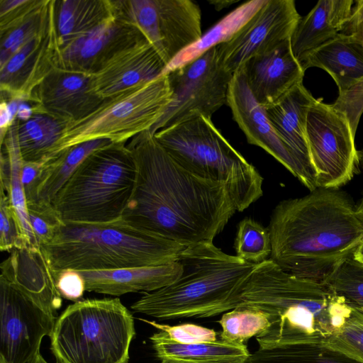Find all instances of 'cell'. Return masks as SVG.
<instances>
[{
  "instance_id": "obj_1",
  "label": "cell",
  "mask_w": 363,
  "mask_h": 363,
  "mask_svg": "<svg viewBox=\"0 0 363 363\" xmlns=\"http://www.w3.org/2000/svg\"><path fill=\"white\" fill-rule=\"evenodd\" d=\"M127 146L137 173L121 220L184 247L213 242L237 211L227 187L188 172L152 135L142 133Z\"/></svg>"
},
{
  "instance_id": "obj_2",
  "label": "cell",
  "mask_w": 363,
  "mask_h": 363,
  "mask_svg": "<svg viewBox=\"0 0 363 363\" xmlns=\"http://www.w3.org/2000/svg\"><path fill=\"white\" fill-rule=\"evenodd\" d=\"M267 228L274 262L289 274L325 283L353 256L363 237V219L346 192L318 187L280 201Z\"/></svg>"
},
{
  "instance_id": "obj_3",
  "label": "cell",
  "mask_w": 363,
  "mask_h": 363,
  "mask_svg": "<svg viewBox=\"0 0 363 363\" xmlns=\"http://www.w3.org/2000/svg\"><path fill=\"white\" fill-rule=\"evenodd\" d=\"M242 306L271 316V326L256 337L259 347L323 344L337 333L352 308L325 283L298 277L270 258L257 264L241 293Z\"/></svg>"
},
{
  "instance_id": "obj_4",
  "label": "cell",
  "mask_w": 363,
  "mask_h": 363,
  "mask_svg": "<svg viewBox=\"0 0 363 363\" xmlns=\"http://www.w3.org/2000/svg\"><path fill=\"white\" fill-rule=\"evenodd\" d=\"M182 272L173 283L144 293L131 306L160 320L204 318L242 306L241 293L257 264L242 260L213 242L186 247L177 260Z\"/></svg>"
},
{
  "instance_id": "obj_5",
  "label": "cell",
  "mask_w": 363,
  "mask_h": 363,
  "mask_svg": "<svg viewBox=\"0 0 363 363\" xmlns=\"http://www.w3.org/2000/svg\"><path fill=\"white\" fill-rule=\"evenodd\" d=\"M40 247L56 278L68 269L105 271L167 264L177 261L186 247L120 219L99 223L64 222L53 240Z\"/></svg>"
},
{
  "instance_id": "obj_6",
  "label": "cell",
  "mask_w": 363,
  "mask_h": 363,
  "mask_svg": "<svg viewBox=\"0 0 363 363\" xmlns=\"http://www.w3.org/2000/svg\"><path fill=\"white\" fill-rule=\"evenodd\" d=\"M183 168L204 179L224 184L237 211L263 194V178L215 127L199 116L163 128L153 135Z\"/></svg>"
},
{
  "instance_id": "obj_7",
  "label": "cell",
  "mask_w": 363,
  "mask_h": 363,
  "mask_svg": "<svg viewBox=\"0 0 363 363\" xmlns=\"http://www.w3.org/2000/svg\"><path fill=\"white\" fill-rule=\"evenodd\" d=\"M137 168L125 143L94 150L52 201L63 222L99 223L121 217L133 192Z\"/></svg>"
},
{
  "instance_id": "obj_8",
  "label": "cell",
  "mask_w": 363,
  "mask_h": 363,
  "mask_svg": "<svg viewBox=\"0 0 363 363\" xmlns=\"http://www.w3.org/2000/svg\"><path fill=\"white\" fill-rule=\"evenodd\" d=\"M134 319L118 298L77 301L57 318L50 335L57 363H128Z\"/></svg>"
},
{
  "instance_id": "obj_9",
  "label": "cell",
  "mask_w": 363,
  "mask_h": 363,
  "mask_svg": "<svg viewBox=\"0 0 363 363\" xmlns=\"http://www.w3.org/2000/svg\"><path fill=\"white\" fill-rule=\"evenodd\" d=\"M172 98L167 75L104 99L83 118L65 124L48 160L83 142L106 139L125 143L149 130ZM45 161V162H46Z\"/></svg>"
},
{
  "instance_id": "obj_10",
  "label": "cell",
  "mask_w": 363,
  "mask_h": 363,
  "mask_svg": "<svg viewBox=\"0 0 363 363\" xmlns=\"http://www.w3.org/2000/svg\"><path fill=\"white\" fill-rule=\"evenodd\" d=\"M117 18L135 27L166 66L202 35L201 11L191 0L111 1Z\"/></svg>"
},
{
  "instance_id": "obj_11",
  "label": "cell",
  "mask_w": 363,
  "mask_h": 363,
  "mask_svg": "<svg viewBox=\"0 0 363 363\" xmlns=\"http://www.w3.org/2000/svg\"><path fill=\"white\" fill-rule=\"evenodd\" d=\"M216 47L167 74L172 101L162 116L144 133L153 136L161 129L199 116L211 119L213 114L227 104L233 74L221 65Z\"/></svg>"
},
{
  "instance_id": "obj_12",
  "label": "cell",
  "mask_w": 363,
  "mask_h": 363,
  "mask_svg": "<svg viewBox=\"0 0 363 363\" xmlns=\"http://www.w3.org/2000/svg\"><path fill=\"white\" fill-rule=\"evenodd\" d=\"M306 135L318 188L337 189L347 184L359 164L348 118L315 99L308 111Z\"/></svg>"
},
{
  "instance_id": "obj_13",
  "label": "cell",
  "mask_w": 363,
  "mask_h": 363,
  "mask_svg": "<svg viewBox=\"0 0 363 363\" xmlns=\"http://www.w3.org/2000/svg\"><path fill=\"white\" fill-rule=\"evenodd\" d=\"M56 318L0 278V362L28 363L40 354Z\"/></svg>"
},
{
  "instance_id": "obj_14",
  "label": "cell",
  "mask_w": 363,
  "mask_h": 363,
  "mask_svg": "<svg viewBox=\"0 0 363 363\" xmlns=\"http://www.w3.org/2000/svg\"><path fill=\"white\" fill-rule=\"evenodd\" d=\"M301 18L294 1L266 0L233 38L216 47L221 65L233 74L250 58L290 40Z\"/></svg>"
},
{
  "instance_id": "obj_15",
  "label": "cell",
  "mask_w": 363,
  "mask_h": 363,
  "mask_svg": "<svg viewBox=\"0 0 363 363\" xmlns=\"http://www.w3.org/2000/svg\"><path fill=\"white\" fill-rule=\"evenodd\" d=\"M301 66L304 71L323 69L333 77L339 95L331 105L348 118L356 133L363 112V45L351 35L339 33L313 51Z\"/></svg>"
},
{
  "instance_id": "obj_16",
  "label": "cell",
  "mask_w": 363,
  "mask_h": 363,
  "mask_svg": "<svg viewBox=\"0 0 363 363\" xmlns=\"http://www.w3.org/2000/svg\"><path fill=\"white\" fill-rule=\"evenodd\" d=\"M60 49L55 26V1H52L45 28L14 53L1 67V91L9 99L31 101L35 89L55 67Z\"/></svg>"
},
{
  "instance_id": "obj_17",
  "label": "cell",
  "mask_w": 363,
  "mask_h": 363,
  "mask_svg": "<svg viewBox=\"0 0 363 363\" xmlns=\"http://www.w3.org/2000/svg\"><path fill=\"white\" fill-rule=\"evenodd\" d=\"M226 104L250 144L271 155L310 191L318 188L277 135L265 109L252 94L241 69L233 74Z\"/></svg>"
},
{
  "instance_id": "obj_18",
  "label": "cell",
  "mask_w": 363,
  "mask_h": 363,
  "mask_svg": "<svg viewBox=\"0 0 363 363\" xmlns=\"http://www.w3.org/2000/svg\"><path fill=\"white\" fill-rule=\"evenodd\" d=\"M165 67L153 46L142 38L116 52L91 74V85L104 100L155 80Z\"/></svg>"
},
{
  "instance_id": "obj_19",
  "label": "cell",
  "mask_w": 363,
  "mask_h": 363,
  "mask_svg": "<svg viewBox=\"0 0 363 363\" xmlns=\"http://www.w3.org/2000/svg\"><path fill=\"white\" fill-rule=\"evenodd\" d=\"M102 101L92 89L90 74L55 67L35 89L30 103L34 113L67 124L83 118Z\"/></svg>"
},
{
  "instance_id": "obj_20",
  "label": "cell",
  "mask_w": 363,
  "mask_h": 363,
  "mask_svg": "<svg viewBox=\"0 0 363 363\" xmlns=\"http://www.w3.org/2000/svg\"><path fill=\"white\" fill-rule=\"evenodd\" d=\"M145 37L115 16L59 49L55 67L91 74L123 48Z\"/></svg>"
},
{
  "instance_id": "obj_21",
  "label": "cell",
  "mask_w": 363,
  "mask_h": 363,
  "mask_svg": "<svg viewBox=\"0 0 363 363\" xmlns=\"http://www.w3.org/2000/svg\"><path fill=\"white\" fill-rule=\"evenodd\" d=\"M4 279L48 314L55 318L62 306L56 278L40 247L14 249L1 264Z\"/></svg>"
},
{
  "instance_id": "obj_22",
  "label": "cell",
  "mask_w": 363,
  "mask_h": 363,
  "mask_svg": "<svg viewBox=\"0 0 363 363\" xmlns=\"http://www.w3.org/2000/svg\"><path fill=\"white\" fill-rule=\"evenodd\" d=\"M240 69L252 94L263 108L303 83L305 72L292 52L290 40L270 52L253 56Z\"/></svg>"
},
{
  "instance_id": "obj_23",
  "label": "cell",
  "mask_w": 363,
  "mask_h": 363,
  "mask_svg": "<svg viewBox=\"0 0 363 363\" xmlns=\"http://www.w3.org/2000/svg\"><path fill=\"white\" fill-rule=\"evenodd\" d=\"M315 100L301 83L276 103L264 108L280 140L317 186L316 172L311 160L306 135L308 111Z\"/></svg>"
},
{
  "instance_id": "obj_24",
  "label": "cell",
  "mask_w": 363,
  "mask_h": 363,
  "mask_svg": "<svg viewBox=\"0 0 363 363\" xmlns=\"http://www.w3.org/2000/svg\"><path fill=\"white\" fill-rule=\"evenodd\" d=\"M182 272L178 262L158 266L79 272L87 291L111 296L152 292L175 281Z\"/></svg>"
},
{
  "instance_id": "obj_25",
  "label": "cell",
  "mask_w": 363,
  "mask_h": 363,
  "mask_svg": "<svg viewBox=\"0 0 363 363\" xmlns=\"http://www.w3.org/2000/svg\"><path fill=\"white\" fill-rule=\"evenodd\" d=\"M353 3L352 0H320L300 18L290 42L301 65L313 51L341 33L350 17Z\"/></svg>"
},
{
  "instance_id": "obj_26",
  "label": "cell",
  "mask_w": 363,
  "mask_h": 363,
  "mask_svg": "<svg viewBox=\"0 0 363 363\" xmlns=\"http://www.w3.org/2000/svg\"><path fill=\"white\" fill-rule=\"evenodd\" d=\"M155 356L163 363H246L250 353L245 344L217 340L181 344L162 330L150 337Z\"/></svg>"
},
{
  "instance_id": "obj_27",
  "label": "cell",
  "mask_w": 363,
  "mask_h": 363,
  "mask_svg": "<svg viewBox=\"0 0 363 363\" xmlns=\"http://www.w3.org/2000/svg\"><path fill=\"white\" fill-rule=\"evenodd\" d=\"M19 123L20 121L16 118L1 142V190L5 191L11 205L16 212L28 247H38L40 246L30 225L27 202L21 182L23 160L17 138Z\"/></svg>"
},
{
  "instance_id": "obj_28",
  "label": "cell",
  "mask_w": 363,
  "mask_h": 363,
  "mask_svg": "<svg viewBox=\"0 0 363 363\" xmlns=\"http://www.w3.org/2000/svg\"><path fill=\"white\" fill-rule=\"evenodd\" d=\"M113 16L111 1H56L55 26L60 48Z\"/></svg>"
},
{
  "instance_id": "obj_29",
  "label": "cell",
  "mask_w": 363,
  "mask_h": 363,
  "mask_svg": "<svg viewBox=\"0 0 363 363\" xmlns=\"http://www.w3.org/2000/svg\"><path fill=\"white\" fill-rule=\"evenodd\" d=\"M266 0L243 3L225 15L194 43L182 51L164 68L162 75L191 62L210 49L227 43L250 21Z\"/></svg>"
},
{
  "instance_id": "obj_30",
  "label": "cell",
  "mask_w": 363,
  "mask_h": 363,
  "mask_svg": "<svg viewBox=\"0 0 363 363\" xmlns=\"http://www.w3.org/2000/svg\"><path fill=\"white\" fill-rule=\"evenodd\" d=\"M112 143L96 139L71 147L43 163L38 188V201L52 204L57 194L77 168L94 150Z\"/></svg>"
},
{
  "instance_id": "obj_31",
  "label": "cell",
  "mask_w": 363,
  "mask_h": 363,
  "mask_svg": "<svg viewBox=\"0 0 363 363\" xmlns=\"http://www.w3.org/2000/svg\"><path fill=\"white\" fill-rule=\"evenodd\" d=\"M65 124L45 113H34L19 123L18 143L23 161L44 163L60 140Z\"/></svg>"
},
{
  "instance_id": "obj_32",
  "label": "cell",
  "mask_w": 363,
  "mask_h": 363,
  "mask_svg": "<svg viewBox=\"0 0 363 363\" xmlns=\"http://www.w3.org/2000/svg\"><path fill=\"white\" fill-rule=\"evenodd\" d=\"M249 363H363L321 343H300L259 347Z\"/></svg>"
},
{
  "instance_id": "obj_33",
  "label": "cell",
  "mask_w": 363,
  "mask_h": 363,
  "mask_svg": "<svg viewBox=\"0 0 363 363\" xmlns=\"http://www.w3.org/2000/svg\"><path fill=\"white\" fill-rule=\"evenodd\" d=\"M270 315L260 309L242 306L224 313L218 320L220 339L245 344L252 337L265 333L271 326Z\"/></svg>"
},
{
  "instance_id": "obj_34",
  "label": "cell",
  "mask_w": 363,
  "mask_h": 363,
  "mask_svg": "<svg viewBox=\"0 0 363 363\" xmlns=\"http://www.w3.org/2000/svg\"><path fill=\"white\" fill-rule=\"evenodd\" d=\"M235 249L236 256L248 262L259 264L269 259L272 244L268 228L253 218H244L238 225Z\"/></svg>"
},
{
  "instance_id": "obj_35",
  "label": "cell",
  "mask_w": 363,
  "mask_h": 363,
  "mask_svg": "<svg viewBox=\"0 0 363 363\" xmlns=\"http://www.w3.org/2000/svg\"><path fill=\"white\" fill-rule=\"evenodd\" d=\"M351 307L363 313V264L345 260L325 282Z\"/></svg>"
},
{
  "instance_id": "obj_36",
  "label": "cell",
  "mask_w": 363,
  "mask_h": 363,
  "mask_svg": "<svg viewBox=\"0 0 363 363\" xmlns=\"http://www.w3.org/2000/svg\"><path fill=\"white\" fill-rule=\"evenodd\" d=\"M51 4L52 1H45L39 10L21 24L1 34L0 67L45 28L49 20Z\"/></svg>"
},
{
  "instance_id": "obj_37",
  "label": "cell",
  "mask_w": 363,
  "mask_h": 363,
  "mask_svg": "<svg viewBox=\"0 0 363 363\" xmlns=\"http://www.w3.org/2000/svg\"><path fill=\"white\" fill-rule=\"evenodd\" d=\"M30 225L38 245L50 243L64 224L52 203L38 201L27 203Z\"/></svg>"
},
{
  "instance_id": "obj_38",
  "label": "cell",
  "mask_w": 363,
  "mask_h": 363,
  "mask_svg": "<svg viewBox=\"0 0 363 363\" xmlns=\"http://www.w3.org/2000/svg\"><path fill=\"white\" fill-rule=\"evenodd\" d=\"M323 344L363 362V313L352 308L342 328Z\"/></svg>"
},
{
  "instance_id": "obj_39",
  "label": "cell",
  "mask_w": 363,
  "mask_h": 363,
  "mask_svg": "<svg viewBox=\"0 0 363 363\" xmlns=\"http://www.w3.org/2000/svg\"><path fill=\"white\" fill-rule=\"evenodd\" d=\"M28 247L16 211L11 205L5 191L0 194V249L11 252Z\"/></svg>"
},
{
  "instance_id": "obj_40",
  "label": "cell",
  "mask_w": 363,
  "mask_h": 363,
  "mask_svg": "<svg viewBox=\"0 0 363 363\" xmlns=\"http://www.w3.org/2000/svg\"><path fill=\"white\" fill-rule=\"evenodd\" d=\"M159 330L164 331L169 338L181 344L211 342L217 340L218 333L213 330L194 323L169 325L157 323L147 319H140Z\"/></svg>"
},
{
  "instance_id": "obj_41",
  "label": "cell",
  "mask_w": 363,
  "mask_h": 363,
  "mask_svg": "<svg viewBox=\"0 0 363 363\" xmlns=\"http://www.w3.org/2000/svg\"><path fill=\"white\" fill-rule=\"evenodd\" d=\"M56 284L61 296L70 301H77L86 291L84 279L74 270L60 272L56 277Z\"/></svg>"
},
{
  "instance_id": "obj_42",
  "label": "cell",
  "mask_w": 363,
  "mask_h": 363,
  "mask_svg": "<svg viewBox=\"0 0 363 363\" xmlns=\"http://www.w3.org/2000/svg\"><path fill=\"white\" fill-rule=\"evenodd\" d=\"M43 163L23 161L21 167V182L26 202L38 201V188Z\"/></svg>"
},
{
  "instance_id": "obj_43",
  "label": "cell",
  "mask_w": 363,
  "mask_h": 363,
  "mask_svg": "<svg viewBox=\"0 0 363 363\" xmlns=\"http://www.w3.org/2000/svg\"><path fill=\"white\" fill-rule=\"evenodd\" d=\"M355 3L352 9L350 17L340 33L349 35L363 21V0H358Z\"/></svg>"
},
{
  "instance_id": "obj_44",
  "label": "cell",
  "mask_w": 363,
  "mask_h": 363,
  "mask_svg": "<svg viewBox=\"0 0 363 363\" xmlns=\"http://www.w3.org/2000/svg\"><path fill=\"white\" fill-rule=\"evenodd\" d=\"M33 113L34 111L32 106L26 101H22L19 104L16 118L18 121L25 122L29 120L33 116Z\"/></svg>"
},
{
  "instance_id": "obj_45",
  "label": "cell",
  "mask_w": 363,
  "mask_h": 363,
  "mask_svg": "<svg viewBox=\"0 0 363 363\" xmlns=\"http://www.w3.org/2000/svg\"><path fill=\"white\" fill-rule=\"evenodd\" d=\"M25 0H1L0 16H3L17 6L22 4Z\"/></svg>"
},
{
  "instance_id": "obj_46",
  "label": "cell",
  "mask_w": 363,
  "mask_h": 363,
  "mask_svg": "<svg viewBox=\"0 0 363 363\" xmlns=\"http://www.w3.org/2000/svg\"><path fill=\"white\" fill-rule=\"evenodd\" d=\"M208 1L209 4H212L217 11H220L237 2L236 0H212Z\"/></svg>"
},
{
  "instance_id": "obj_47",
  "label": "cell",
  "mask_w": 363,
  "mask_h": 363,
  "mask_svg": "<svg viewBox=\"0 0 363 363\" xmlns=\"http://www.w3.org/2000/svg\"><path fill=\"white\" fill-rule=\"evenodd\" d=\"M349 35L359 41L363 45V21L358 25Z\"/></svg>"
},
{
  "instance_id": "obj_48",
  "label": "cell",
  "mask_w": 363,
  "mask_h": 363,
  "mask_svg": "<svg viewBox=\"0 0 363 363\" xmlns=\"http://www.w3.org/2000/svg\"><path fill=\"white\" fill-rule=\"evenodd\" d=\"M353 257L355 260L363 264V237L353 255Z\"/></svg>"
},
{
  "instance_id": "obj_49",
  "label": "cell",
  "mask_w": 363,
  "mask_h": 363,
  "mask_svg": "<svg viewBox=\"0 0 363 363\" xmlns=\"http://www.w3.org/2000/svg\"><path fill=\"white\" fill-rule=\"evenodd\" d=\"M28 363H48L40 354V353Z\"/></svg>"
},
{
  "instance_id": "obj_50",
  "label": "cell",
  "mask_w": 363,
  "mask_h": 363,
  "mask_svg": "<svg viewBox=\"0 0 363 363\" xmlns=\"http://www.w3.org/2000/svg\"><path fill=\"white\" fill-rule=\"evenodd\" d=\"M357 208L359 216L363 219V195L359 201V204L357 206Z\"/></svg>"
},
{
  "instance_id": "obj_51",
  "label": "cell",
  "mask_w": 363,
  "mask_h": 363,
  "mask_svg": "<svg viewBox=\"0 0 363 363\" xmlns=\"http://www.w3.org/2000/svg\"><path fill=\"white\" fill-rule=\"evenodd\" d=\"M358 157L359 164L361 165V167L363 169V147L358 151Z\"/></svg>"
},
{
  "instance_id": "obj_52",
  "label": "cell",
  "mask_w": 363,
  "mask_h": 363,
  "mask_svg": "<svg viewBox=\"0 0 363 363\" xmlns=\"http://www.w3.org/2000/svg\"><path fill=\"white\" fill-rule=\"evenodd\" d=\"M0 363H4V362H0Z\"/></svg>"
},
{
  "instance_id": "obj_53",
  "label": "cell",
  "mask_w": 363,
  "mask_h": 363,
  "mask_svg": "<svg viewBox=\"0 0 363 363\" xmlns=\"http://www.w3.org/2000/svg\"><path fill=\"white\" fill-rule=\"evenodd\" d=\"M246 363H249V362L247 361Z\"/></svg>"
},
{
  "instance_id": "obj_54",
  "label": "cell",
  "mask_w": 363,
  "mask_h": 363,
  "mask_svg": "<svg viewBox=\"0 0 363 363\" xmlns=\"http://www.w3.org/2000/svg\"><path fill=\"white\" fill-rule=\"evenodd\" d=\"M161 363H163V362H161Z\"/></svg>"
}]
</instances>
